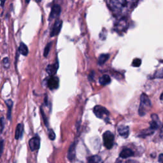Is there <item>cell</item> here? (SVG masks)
<instances>
[{
	"instance_id": "1",
	"label": "cell",
	"mask_w": 163,
	"mask_h": 163,
	"mask_svg": "<svg viewBox=\"0 0 163 163\" xmlns=\"http://www.w3.org/2000/svg\"><path fill=\"white\" fill-rule=\"evenodd\" d=\"M151 107V100L147 94L143 93L140 96V105L138 110L140 115L143 116Z\"/></svg>"
},
{
	"instance_id": "2",
	"label": "cell",
	"mask_w": 163,
	"mask_h": 163,
	"mask_svg": "<svg viewBox=\"0 0 163 163\" xmlns=\"http://www.w3.org/2000/svg\"><path fill=\"white\" fill-rule=\"evenodd\" d=\"M93 112L97 118H101V119L107 120L110 115L108 110L101 105L95 106L93 108Z\"/></svg>"
},
{
	"instance_id": "3",
	"label": "cell",
	"mask_w": 163,
	"mask_h": 163,
	"mask_svg": "<svg viewBox=\"0 0 163 163\" xmlns=\"http://www.w3.org/2000/svg\"><path fill=\"white\" fill-rule=\"evenodd\" d=\"M103 144L107 149H111L114 143V135L111 131H107L103 134Z\"/></svg>"
},
{
	"instance_id": "4",
	"label": "cell",
	"mask_w": 163,
	"mask_h": 163,
	"mask_svg": "<svg viewBox=\"0 0 163 163\" xmlns=\"http://www.w3.org/2000/svg\"><path fill=\"white\" fill-rule=\"evenodd\" d=\"M128 1H110V5L112 7V10L116 12H121L123 8L127 7Z\"/></svg>"
},
{
	"instance_id": "5",
	"label": "cell",
	"mask_w": 163,
	"mask_h": 163,
	"mask_svg": "<svg viewBox=\"0 0 163 163\" xmlns=\"http://www.w3.org/2000/svg\"><path fill=\"white\" fill-rule=\"evenodd\" d=\"M29 145L31 151H37L38 149H39V146H40V139H39V136H36L31 139L29 142Z\"/></svg>"
},
{
	"instance_id": "6",
	"label": "cell",
	"mask_w": 163,
	"mask_h": 163,
	"mask_svg": "<svg viewBox=\"0 0 163 163\" xmlns=\"http://www.w3.org/2000/svg\"><path fill=\"white\" fill-rule=\"evenodd\" d=\"M59 85V80L57 77H51L47 81V86L50 90L58 89Z\"/></svg>"
},
{
	"instance_id": "7",
	"label": "cell",
	"mask_w": 163,
	"mask_h": 163,
	"mask_svg": "<svg viewBox=\"0 0 163 163\" xmlns=\"http://www.w3.org/2000/svg\"><path fill=\"white\" fill-rule=\"evenodd\" d=\"M62 25H63L62 20H56L54 25L53 26L52 31L50 32V37H53L54 36H56V35H58L61 31V28H62Z\"/></svg>"
},
{
	"instance_id": "8",
	"label": "cell",
	"mask_w": 163,
	"mask_h": 163,
	"mask_svg": "<svg viewBox=\"0 0 163 163\" xmlns=\"http://www.w3.org/2000/svg\"><path fill=\"white\" fill-rule=\"evenodd\" d=\"M61 8L60 5H54L52 7V10L50 12L49 17H48V20H50L56 18V17H58L61 14Z\"/></svg>"
},
{
	"instance_id": "9",
	"label": "cell",
	"mask_w": 163,
	"mask_h": 163,
	"mask_svg": "<svg viewBox=\"0 0 163 163\" xmlns=\"http://www.w3.org/2000/svg\"><path fill=\"white\" fill-rule=\"evenodd\" d=\"M58 68H59V63L58 61H57V62H56L54 64L48 65L46 68V72L50 76L54 77L56 75L57 71H58Z\"/></svg>"
},
{
	"instance_id": "10",
	"label": "cell",
	"mask_w": 163,
	"mask_h": 163,
	"mask_svg": "<svg viewBox=\"0 0 163 163\" xmlns=\"http://www.w3.org/2000/svg\"><path fill=\"white\" fill-rule=\"evenodd\" d=\"M152 122H150V126H151L150 128L154 131L158 128L159 125V120L156 114H152Z\"/></svg>"
},
{
	"instance_id": "11",
	"label": "cell",
	"mask_w": 163,
	"mask_h": 163,
	"mask_svg": "<svg viewBox=\"0 0 163 163\" xmlns=\"http://www.w3.org/2000/svg\"><path fill=\"white\" fill-rule=\"evenodd\" d=\"M118 132L120 136L124 137V138H126L128 137L129 129V127L126 126H121L118 127Z\"/></svg>"
},
{
	"instance_id": "12",
	"label": "cell",
	"mask_w": 163,
	"mask_h": 163,
	"mask_svg": "<svg viewBox=\"0 0 163 163\" xmlns=\"http://www.w3.org/2000/svg\"><path fill=\"white\" fill-rule=\"evenodd\" d=\"M76 155V151H75V143H73L71 145H70L69 148L68 152V159L70 161H73L74 160L75 157Z\"/></svg>"
},
{
	"instance_id": "13",
	"label": "cell",
	"mask_w": 163,
	"mask_h": 163,
	"mask_svg": "<svg viewBox=\"0 0 163 163\" xmlns=\"http://www.w3.org/2000/svg\"><path fill=\"white\" fill-rule=\"evenodd\" d=\"M23 130L24 127L23 124H19L17 126L15 133V138L16 140H19L20 138L22 137V136H23Z\"/></svg>"
},
{
	"instance_id": "14",
	"label": "cell",
	"mask_w": 163,
	"mask_h": 163,
	"mask_svg": "<svg viewBox=\"0 0 163 163\" xmlns=\"http://www.w3.org/2000/svg\"><path fill=\"white\" fill-rule=\"evenodd\" d=\"M134 155L133 152L129 148H124L123 149L120 153V157L123 159H126L127 157H129L133 156Z\"/></svg>"
},
{
	"instance_id": "15",
	"label": "cell",
	"mask_w": 163,
	"mask_h": 163,
	"mask_svg": "<svg viewBox=\"0 0 163 163\" xmlns=\"http://www.w3.org/2000/svg\"><path fill=\"white\" fill-rule=\"evenodd\" d=\"M99 82L101 85L103 86L109 84L111 82V78L108 75H103L99 79Z\"/></svg>"
},
{
	"instance_id": "16",
	"label": "cell",
	"mask_w": 163,
	"mask_h": 163,
	"mask_svg": "<svg viewBox=\"0 0 163 163\" xmlns=\"http://www.w3.org/2000/svg\"><path fill=\"white\" fill-rule=\"evenodd\" d=\"M19 52L20 54L23 55L24 56H27L28 53H29V50L28 47L26 46V44H24L23 42H21L20 43V46L19 47Z\"/></svg>"
},
{
	"instance_id": "17",
	"label": "cell",
	"mask_w": 163,
	"mask_h": 163,
	"mask_svg": "<svg viewBox=\"0 0 163 163\" xmlns=\"http://www.w3.org/2000/svg\"><path fill=\"white\" fill-rule=\"evenodd\" d=\"M109 58H110V55L108 54H101L98 58V64L99 65L104 64L108 60Z\"/></svg>"
},
{
	"instance_id": "18",
	"label": "cell",
	"mask_w": 163,
	"mask_h": 163,
	"mask_svg": "<svg viewBox=\"0 0 163 163\" xmlns=\"http://www.w3.org/2000/svg\"><path fill=\"white\" fill-rule=\"evenodd\" d=\"M5 103L8 107V112H7V118L8 120H11V117H12V105L13 102L11 99H8L5 101Z\"/></svg>"
},
{
	"instance_id": "19",
	"label": "cell",
	"mask_w": 163,
	"mask_h": 163,
	"mask_svg": "<svg viewBox=\"0 0 163 163\" xmlns=\"http://www.w3.org/2000/svg\"><path fill=\"white\" fill-rule=\"evenodd\" d=\"M101 159L98 156H93L88 158L87 163H100Z\"/></svg>"
},
{
	"instance_id": "20",
	"label": "cell",
	"mask_w": 163,
	"mask_h": 163,
	"mask_svg": "<svg viewBox=\"0 0 163 163\" xmlns=\"http://www.w3.org/2000/svg\"><path fill=\"white\" fill-rule=\"evenodd\" d=\"M52 47V43L49 42L47 44V45L45 47V49H44V52H43V56L45 57H47L48 54H49L50 50Z\"/></svg>"
},
{
	"instance_id": "21",
	"label": "cell",
	"mask_w": 163,
	"mask_h": 163,
	"mask_svg": "<svg viewBox=\"0 0 163 163\" xmlns=\"http://www.w3.org/2000/svg\"><path fill=\"white\" fill-rule=\"evenodd\" d=\"M153 78H163V68L157 70L153 75Z\"/></svg>"
},
{
	"instance_id": "22",
	"label": "cell",
	"mask_w": 163,
	"mask_h": 163,
	"mask_svg": "<svg viewBox=\"0 0 163 163\" xmlns=\"http://www.w3.org/2000/svg\"><path fill=\"white\" fill-rule=\"evenodd\" d=\"M141 64H142V61L138 58L134 59L133 61V63H132V65H133V67H139Z\"/></svg>"
},
{
	"instance_id": "23",
	"label": "cell",
	"mask_w": 163,
	"mask_h": 163,
	"mask_svg": "<svg viewBox=\"0 0 163 163\" xmlns=\"http://www.w3.org/2000/svg\"><path fill=\"white\" fill-rule=\"evenodd\" d=\"M48 138L51 140H54L56 138V134L54 133V131L52 129L48 130Z\"/></svg>"
},
{
	"instance_id": "24",
	"label": "cell",
	"mask_w": 163,
	"mask_h": 163,
	"mask_svg": "<svg viewBox=\"0 0 163 163\" xmlns=\"http://www.w3.org/2000/svg\"><path fill=\"white\" fill-rule=\"evenodd\" d=\"M3 63L4 64V67L5 68H8V67H9L10 66V62H9V60H8V58H4L3 60Z\"/></svg>"
},
{
	"instance_id": "25",
	"label": "cell",
	"mask_w": 163,
	"mask_h": 163,
	"mask_svg": "<svg viewBox=\"0 0 163 163\" xmlns=\"http://www.w3.org/2000/svg\"><path fill=\"white\" fill-rule=\"evenodd\" d=\"M4 126H5V118H4L3 117H2L1 118V133L3 132Z\"/></svg>"
},
{
	"instance_id": "26",
	"label": "cell",
	"mask_w": 163,
	"mask_h": 163,
	"mask_svg": "<svg viewBox=\"0 0 163 163\" xmlns=\"http://www.w3.org/2000/svg\"><path fill=\"white\" fill-rule=\"evenodd\" d=\"M159 161L161 163H163V153H161L159 157Z\"/></svg>"
},
{
	"instance_id": "27",
	"label": "cell",
	"mask_w": 163,
	"mask_h": 163,
	"mask_svg": "<svg viewBox=\"0 0 163 163\" xmlns=\"http://www.w3.org/2000/svg\"><path fill=\"white\" fill-rule=\"evenodd\" d=\"M160 137L161 138V139L163 140V127H162L161 129V132H160Z\"/></svg>"
},
{
	"instance_id": "28",
	"label": "cell",
	"mask_w": 163,
	"mask_h": 163,
	"mask_svg": "<svg viewBox=\"0 0 163 163\" xmlns=\"http://www.w3.org/2000/svg\"><path fill=\"white\" fill-rule=\"evenodd\" d=\"M3 141L1 140V152H2V151H3Z\"/></svg>"
},
{
	"instance_id": "29",
	"label": "cell",
	"mask_w": 163,
	"mask_h": 163,
	"mask_svg": "<svg viewBox=\"0 0 163 163\" xmlns=\"http://www.w3.org/2000/svg\"><path fill=\"white\" fill-rule=\"evenodd\" d=\"M160 99L162 100V101H163V92H162V94L161 95V97H160Z\"/></svg>"
}]
</instances>
